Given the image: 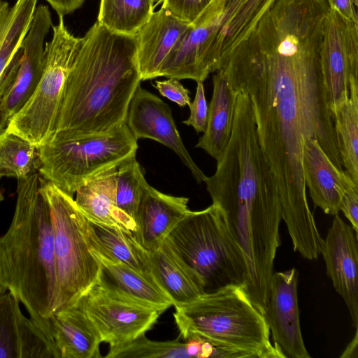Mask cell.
Here are the masks:
<instances>
[{
	"instance_id": "1",
	"label": "cell",
	"mask_w": 358,
	"mask_h": 358,
	"mask_svg": "<svg viewBox=\"0 0 358 358\" xmlns=\"http://www.w3.org/2000/svg\"><path fill=\"white\" fill-rule=\"evenodd\" d=\"M329 9L327 0H275L219 69L236 92L249 96L257 140L278 185L282 220L294 234L315 224L302 167L304 142L316 140L344 171L320 64Z\"/></svg>"
},
{
	"instance_id": "2",
	"label": "cell",
	"mask_w": 358,
	"mask_h": 358,
	"mask_svg": "<svg viewBox=\"0 0 358 358\" xmlns=\"http://www.w3.org/2000/svg\"><path fill=\"white\" fill-rule=\"evenodd\" d=\"M204 182L220 209L248 266L244 290L257 305L266 304L276 252L280 245L282 208L270 164L257 140L247 94H238L229 143L215 173Z\"/></svg>"
},
{
	"instance_id": "3",
	"label": "cell",
	"mask_w": 358,
	"mask_h": 358,
	"mask_svg": "<svg viewBox=\"0 0 358 358\" xmlns=\"http://www.w3.org/2000/svg\"><path fill=\"white\" fill-rule=\"evenodd\" d=\"M141 81L136 36L110 31L96 21L82 37L55 132L87 136L121 124Z\"/></svg>"
},
{
	"instance_id": "4",
	"label": "cell",
	"mask_w": 358,
	"mask_h": 358,
	"mask_svg": "<svg viewBox=\"0 0 358 358\" xmlns=\"http://www.w3.org/2000/svg\"><path fill=\"white\" fill-rule=\"evenodd\" d=\"M38 172L17 179L14 215L0 236V286L22 303L50 337L57 275L50 208L41 189ZM51 338V337H50Z\"/></svg>"
},
{
	"instance_id": "5",
	"label": "cell",
	"mask_w": 358,
	"mask_h": 358,
	"mask_svg": "<svg viewBox=\"0 0 358 358\" xmlns=\"http://www.w3.org/2000/svg\"><path fill=\"white\" fill-rule=\"evenodd\" d=\"M174 307L175 322L185 341L201 338L252 353L256 358L285 357L271 344L264 314L242 287H225Z\"/></svg>"
},
{
	"instance_id": "6",
	"label": "cell",
	"mask_w": 358,
	"mask_h": 358,
	"mask_svg": "<svg viewBox=\"0 0 358 358\" xmlns=\"http://www.w3.org/2000/svg\"><path fill=\"white\" fill-rule=\"evenodd\" d=\"M165 241L201 278L206 293L232 285L244 289L247 264L216 204L190 210Z\"/></svg>"
},
{
	"instance_id": "7",
	"label": "cell",
	"mask_w": 358,
	"mask_h": 358,
	"mask_svg": "<svg viewBox=\"0 0 358 358\" xmlns=\"http://www.w3.org/2000/svg\"><path fill=\"white\" fill-rule=\"evenodd\" d=\"M38 148L40 176L73 196L96 175L136 155L138 143L123 122L106 132L87 136L54 132Z\"/></svg>"
},
{
	"instance_id": "8",
	"label": "cell",
	"mask_w": 358,
	"mask_h": 358,
	"mask_svg": "<svg viewBox=\"0 0 358 358\" xmlns=\"http://www.w3.org/2000/svg\"><path fill=\"white\" fill-rule=\"evenodd\" d=\"M40 182L50 208L54 233L57 275L54 315L76 303L98 282L101 267L90 249L88 220L73 196L41 176Z\"/></svg>"
},
{
	"instance_id": "9",
	"label": "cell",
	"mask_w": 358,
	"mask_h": 358,
	"mask_svg": "<svg viewBox=\"0 0 358 358\" xmlns=\"http://www.w3.org/2000/svg\"><path fill=\"white\" fill-rule=\"evenodd\" d=\"M82 37L74 36L59 17L52 36L44 48L43 69L34 92L8 120L6 130L39 147L55 130L66 82Z\"/></svg>"
},
{
	"instance_id": "10",
	"label": "cell",
	"mask_w": 358,
	"mask_h": 358,
	"mask_svg": "<svg viewBox=\"0 0 358 358\" xmlns=\"http://www.w3.org/2000/svg\"><path fill=\"white\" fill-rule=\"evenodd\" d=\"M110 348L127 344L150 331L162 311L140 304L99 281L78 301Z\"/></svg>"
},
{
	"instance_id": "11",
	"label": "cell",
	"mask_w": 358,
	"mask_h": 358,
	"mask_svg": "<svg viewBox=\"0 0 358 358\" xmlns=\"http://www.w3.org/2000/svg\"><path fill=\"white\" fill-rule=\"evenodd\" d=\"M320 64L334 117L349 98L350 77L358 78V24L330 8L322 24Z\"/></svg>"
},
{
	"instance_id": "12",
	"label": "cell",
	"mask_w": 358,
	"mask_h": 358,
	"mask_svg": "<svg viewBox=\"0 0 358 358\" xmlns=\"http://www.w3.org/2000/svg\"><path fill=\"white\" fill-rule=\"evenodd\" d=\"M124 122L137 140L150 138L168 147L180 157L198 182L206 180L207 176L196 166L182 143L169 106L157 96L139 85L129 103Z\"/></svg>"
},
{
	"instance_id": "13",
	"label": "cell",
	"mask_w": 358,
	"mask_h": 358,
	"mask_svg": "<svg viewBox=\"0 0 358 358\" xmlns=\"http://www.w3.org/2000/svg\"><path fill=\"white\" fill-rule=\"evenodd\" d=\"M297 283L298 271L294 268L273 273L264 313L274 345L285 358L310 357L300 327Z\"/></svg>"
},
{
	"instance_id": "14",
	"label": "cell",
	"mask_w": 358,
	"mask_h": 358,
	"mask_svg": "<svg viewBox=\"0 0 358 358\" xmlns=\"http://www.w3.org/2000/svg\"><path fill=\"white\" fill-rule=\"evenodd\" d=\"M324 240L321 255L327 274L334 289L343 299L353 326L358 327V242L357 234L338 215Z\"/></svg>"
},
{
	"instance_id": "15",
	"label": "cell",
	"mask_w": 358,
	"mask_h": 358,
	"mask_svg": "<svg viewBox=\"0 0 358 358\" xmlns=\"http://www.w3.org/2000/svg\"><path fill=\"white\" fill-rule=\"evenodd\" d=\"M0 358H60L52 339L22 313L20 301L1 286Z\"/></svg>"
},
{
	"instance_id": "16",
	"label": "cell",
	"mask_w": 358,
	"mask_h": 358,
	"mask_svg": "<svg viewBox=\"0 0 358 358\" xmlns=\"http://www.w3.org/2000/svg\"><path fill=\"white\" fill-rule=\"evenodd\" d=\"M51 27L49 7L37 6L19 48L15 79L2 99L10 118L25 105L38 85L43 69L45 41Z\"/></svg>"
},
{
	"instance_id": "17",
	"label": "cell",
	"mask_w": 358,
	"mask_h": 358,
	"mask_svg": "<svg viewBox=\"0 0 358 358\" xmlns=\"http://www.w3.org/2000/svg\"><path fill=\"white\" fill-rule=\"evenodd\" d=\"M189 199L164 194L146 180L141 186L135 213L136 241L146 250H158L166 236L190 211Z\"/></svg>"
},
{
	"instance_id": "18",
	"label": "cell",
	"mask_w": 358,
	"mask_h": 358,
	"mask_svg": "<svg viewBox=\"0 0 358 358\" xmlns=\"http://www.w3.org/2000/svg\"><path fill=\"white\" fill-rule=\"evenodd\" d=\"M87 236L90 249L101 267L99 282L140 304L164 313L173 300L155 282L111 256L101 243L88 220Z\"/></svg>"
},
{
	"instance_id": "19",
	"label": "cell",
	"mask_w": 358,
	"mask_h": 358,
	"mask_svg": "<svg viewBox=\"0 0 358 358\" xmlns=\"http://www.w3.org/2000/svg\"><path fill=\"white\" fill-rule=\"evenodd\" d=\"M302 167L306 187L315 206L326 214H338L344 193L358 185L345 171L339 170L332 163L318 142L313 138L304 142Z\"/></svg>"
},
{
	"instance_id": "20",
	"label": "cell",
	"mask_w": 358,
	"mask_h": 358,
	"mask_svg": "<svg viewBox=\"0 0 358 358\" xmlns=\"http://www.w3.org/2000/svg\"><path fill=\"white\" fill-rule=\"evenodd\" d=\"M189 26L162 8L153 12L136 35L142 80L158 77L164 60Z\"/></svg>"
},
{
	"instance_id": "21",
	"label": "cell",
	"mask_w": 358,
	"mask_h": 358,
	"mask_svg": "<svg viewBox=\"0 0 358 358\" xmlns=\"http://www.w3.org/2000/svg\"><path fill=\"white\" fill-rule=\"evenodd\" d=\"M116 166L82 185L76 192L75 201L92 224L116 227L133 234L136 229L134 220L117 206Z\"/></svg>"
},
{
	"instance_id": "22",
	"label": "cell",
	"mask_w": 358,
	"mask_h": 358,
	"mask_svg": "<svg viewBox=\"0 0 358 358\" xmlns=\"http://www.w3.org/2000/svg\"><path fill=\"white\" fill-rule=\"evenodd\" d=\"M48 331L60 358H100V336L78 302L48 320Z\"/></svg>"
},
{
	"instance_id": "23",
	"label": "cell",
	"mask_w": 358,
	"mask_h": 358,
	"mask_svg": "<svg viewBox=\"0 0 358 358\" xmlns=\"http://www.w3.org/2000/svg\"><path fill=\"white\" fill-rule=\"evenodd\" d=\"M148 258L153 278L173 306L191 303L206 293L201 278L165 240L158 250L148 251Z\"/></svg>"
},
{
	"instance_id": "24",
	"label": "cell",
	"mask_w": 358,
	"mask_h": 358,
	"mask_svg": "<svg viewBox=\"0 0 358 358\" xmlns=\"http://www.w3.org/2000/svg\"><path fill=\"white\" fill-rule=\"evenodd\" d=\"M275 0H225L215 32L208 40V50L214 59L222 62L231 50L255 26Z\"/></svg>"
},
{
	"instance_id": "25",
	"label": "cell",
	"mask_w": 358,
	"mask_h": 358,
	"mask_svg": "<svg viewBox=\"0 0 358 358\" xmlns=\"http://www.w3.org/2000/svg\"><path fill=\"white\" fill-rule=\"evenodd\" d=\"M213 91L208 106L207 127L196 145L217 161L231 138L238 92L225 73L218 70L213 76Z\"/></svg>"
},
{
	"instance_id": "26",
	"label": "cell",
	"mask_w": 358,
	"mask_h": 358,
	"mask_svg": "<svg viewBox=\"0 0 358 358\" xmlns=\"http://www.w3.org/2000/svg\"><path fill=\"white\" fill-rule=\"evenodd\" d=\"M217 22L201 27L189 26L171 50L158 77L203 82L208 77L202 66V47L216 29Z\"/></svg>"
},
{
	"instance_id": "27",
	"label": "cell",
	"mask_w": 358,
	"mask_h": 358,
	"mask_svg": "<svg viewBox=\"0 0 358 358\" xmlns=\"http://www.w3.org/2000/svg\"><path fill=\"white\" fill-rule=\"evenodd\" d=\"M36 5L37 0H16L13 5L0 0V100L9 89L8 66L29 30Z\"/></svg>"
},
{
	"instance_id": "28",
	"label": "cell",
	"mask_w": 358,
	"mask_h": 358,
	"mask_svg": "<svg viewBox=\"0 0 358 358\" xmlns=\"http://www.w3.org/2000/svg\"><path fill=\"white\" fill-rule=\"evenodd\" d=\"M343 167L358 185V78H350V95L333 117Z\"/></svg>"
},
{
	"instance_id": "29",
	"label": "cell",
	"mask_w": 358,
	"mask_h": 358,
	"mask_svg": "<svg viewBox=\"0 0 358 358\" xmlns=\"http://www.w3.org/2000/svg\"><path fill=\"white\" fill-rule=\"evenodd\" d=\"M155 7L152 0H101L97 22L110 31L136 36Z\"/></svg>"
},
{
	"instance_id": "30",
	"label": "cell",
	"mask_w": 358,
	"mask_h": 358,
	"mask_svg": "<svg viewBox=\"0 0 358 358\" xmlns=\"http://www.w3.org/2000/svg\"><path fill=\"white\" fill-rule=\"evenodd\" d=\"M91 224L101 243L111 256L157 285L151 272L148 251L136 241L131 233L116 227Z\"/></svg>"
},
{
	"instance_id": "31",
	"label": "cell",
	"mask_w": 358,
	"mask_h": 358,
	"mask_svg": "<svg viewBox=\"0 0 358 358\" xmlns=\"http://www.w3.org/2000/svg\"><path fill=\"white\" fill-rule=\"evenodd\" d=\"M40 166L38 147L6 129L0 134V178H24Z\"/></svg>"
},
{
	"instance_id": "32",
	"label": "cell",
	"mask_w": 358,
	"mask_h": 358,
	"mask_svg": "<svg viewBox=\"0 0 358 358\" xmlns=\"http://www.w3.org/2000/svg\"><path fill=\"white\" fill-rule=\"evenodd\" d=\"M144 181L145 179L136 155L131 156L117 164V206L134 220L141 186Z\"/></svg>"
},
{
	"instance_id": "33",
	"label": "cell",
	"mask_w": 358,
	"mask_h": 358,
	"mask_svg": "<svg viewBox=\"0 0 358 358\" xmlns=\"http://www.w3.org/2000/svg\"><path fill=\"white\" fill-rule=\"evenodd\" d=\"M106 358H189L186 343L179 339L153 341L143 335L122 345L110 348Z\"/></svg>"
},
{
	"instance_id": "34",
	"label": "cell",
	"mask_w": 358,
	"mask_h": 358,
	"mask_svg": "<svg viewBox=\"0 0 358 358\" xmlns=\"http://www.w3.org/2000/svg\"><path fill=\"white\" fill-rule=\"evenodd\" d=\"M225 0H162V8L192 27L220 22Z\"/></svg>"
},
{
	"instance_id": "35",
	"label": "cell",
	"mask_w": 358,
	"mask_h": 358,
	"mask_svg": "<svg viewBox=\"0 0 358 358\" xmlns=\"http://www.w3.org/2000/svg\"><path fill=\"white\" fill-rule=\"evenodd\" d=\"M189 107L190 115L182 123L192 126L198 133H204L208 124V106L205 96L203 82H197L195 96Z\"/></svg>"
},
{
	"instance_id": "36",
	"label": "cell",
	"mask_w": 358,
	"mask_h": 358,
	"mask_svg": "<svg viewBox=\"0 0 358 358\" xmlns=\"http://www.w3.org/2000/svg\"><path fill=\"white\" fill-rule=\"evenodd\" d=\"M155 87L162 96L180 107L189 106L191 103L189 91L179 82V80L171 78L168 80L156 81Z\"/></svg>"
},
{
	"instance_id": "37",
	"label": "cell",
	"mask_w": 358,
	"mask_h": 358,
	"mask_svg": "<svg viewBox=\"0 0 358 358\" xmlns=\"http://www.w3.org/2000/svg\"><path fill=\"white\" fill-rule=\"evenodd\" d=\"M340 211L343 212L358 234V185L352 186L344 193L341 201Z\"/></svg>"
},
{
	"instance_id": "38",
	"label": "cell",
	"mask_w": 358,
	"mask_h": 358,
	"mask_svg": "<svg viewBox=\"0 0 358 358\" xmlns=\"http://www.w3.org/2000/svg\"><path fill=\"white\" fill-rule=\"evenodd\" d=\"M329 8L336 10L343 18L358 24L357 13L355 6L358 0H327Z\"/></svg>"
},
{
	"instance_id": "39",
	"label": "cell",
	"mask_w": 358,
	"mask_h": 358,
	"mask_svg": "<svg viewBox=\"0 0 358 358\" xmlns=\"http://www.w3.org/2000/svg\"><path fill=\"white\" fill-rule=\"evenodd\" d=\"M57 13L64 17L79 8L85 0H45Z\"/></svg>"
},
{
	"instance_id": "40",
	"label": "cell",
	"mask_w": 358,
	"mask_h": 358,
	"mask_svg": "<svg viewBox=\"0 0 358 358\" xmlns=\"http://www.w3.org/2000/svg\"><path fill=\"white\" fill-rule=\"evenodd\" d=\"M342 358H357L358 357V331H355V334L351 342L348 345L343 354L341 355Z\"/></svg>"
},
{
	"instance_id": "41",
	"label": "cell",
	"mask_w": 358,
	"mask_h": 358,
	"mask_svg": "<svg viewBox=\"0 0 358 358\" xmlns=\"http://www.w3.org/2000/svg\"><path fill=\"white\" fill-rule=\"evenodd\" d=\"M9 119L2 100H0V134L6 129Z\"/></svg>"
},
{
	"instance_id": "42",
	"label": "cell",
	"mask_w": 358,
	"mask_h": 358,
	"mask_svg": "<svg viewBox=\"0 0 358 358\" xmlns=\"http://www.w3.org/2000/svg\"><path fill=\"white\" fill-rule=\"evenodd\" d=\"M3 200V192L0 188V203Z\"/></svg>"
},
{
	"instance_id": "43",
	"label": "cell",
	"mask_w": 358,
	"mask_h": 358,
	"mask_svg": "<svg viewBox=\"0 0 358 358\" xmlns=\"http://www.w3.org/2000/svg\"><path fill=\"white\" fill-rule=\"evenodd\" d=\"M154 3H155V6L158 4L160 2H162V0H152Z\"/></svg>"
}]
</instances>
